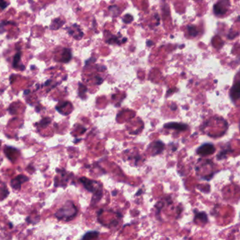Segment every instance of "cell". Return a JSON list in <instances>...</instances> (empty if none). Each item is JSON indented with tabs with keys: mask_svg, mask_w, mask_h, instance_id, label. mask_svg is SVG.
Returning <instances> with one entry per match:
<instances>
[{
	"mask_svg": "<svg viewBox=\"0 0 240 240\" xmlns=\"http://www.w3.org/2000/svg\"><path fill=\"white\" fill-rule=\"evenodd\" d=\"M77 209L76 206L72 202H68L65 206L61 208L56 213L58 219H65L66 221H69L77 216Z\"/></svg>",
	"mask_w": 240,
	"mask_h": 240,
	"instance_id": "cell-1",
	"label": "cell"
},
{
	"mask_svg": "<svg viewBox=\"0 0 240 240\" xmlns=\"http://www.w3.org/2000/svg\"><path fill=\"white\" fill-rule=\"evenodd\" d=\"M215 151H216V149H215V147L213 144L206 143L204 144L202 146L198 148L197 153L200 156H205L213 154L215 152Z\"/></svg>",
	"mask_w": 240,
	"mask_h": 240,
	"instance_id": "cell-2",
	"label": "cell"
},
{
	"mask_svg": "<svg viewBox=\"0 0 240 240\" xmlns=\"http://www.w3.org/2000/svg\"><path fill=\"white\" fill-rule=\"evenodd\" d=\"M227 2H228V0H222L215 4L214 7V12L215 14L217 16L224 15L228 11V4H225Z\"/></svg>",
	"mask_w": 240,
	"mask_h": 240,
	"instance_id": "cell-3",
	"label": "cell"
},
{
	"mask_svg": "<svg viewBox=\"0 0 240 240\" xmlns=\"http://www.w3.org/2000/svg\"><path fill=\"white\" fill-rule=\"evenodd\" d=\"M230 96L233 102L240 99V82H236L230 89Z\"/></svg>",
	"mask_w": 240,
	"mask_h": 240,
	"instance_id": "cell-4",
	"label": "cell"
},
{
	"mask_svg": "<svg viewBox=\"0 0 240 240\" xmlns=\"http://www.w3.org/2000/svg\"><path fill=\"white\" fill-rule=\"evenodd\" d=\"M164 128H168V129H174L180 131H184L188 129V126L185 124L178 123V122H169L164 125Z\"/></svg>",
	"mask_w": 240,
	"mask_h": 240,
	"instance_id": "cell-5",
	"label": "cell"
},
{
	"mask_svg": "<svg viewBox=\"0 0 240 240\" xmlns=\"http://www.w3.org/2000/svg\"><path fill=\"white\" fill-rule=\"evenodd\" d=\"M80 181L83 183L84 186L85 187V188L87 189L88 191L91 192H95L96 191H98V189H96L94 188V184H93L94 182V180H91L87 179V178H81Z\"/></svg>",
	"mask_w": 240,
	"mask_h": 240,
	"instance_id": "cell-6",
	"label": "cell"
},
{
	"mask_svg": "<svg viewBox=\"0 0 240 240\" xmlns=\"http://www.w3.org/2000/svg\"><path fill=\"white\" fill-rule=\"evenodd\" d=\"M68 32L70 35H71L73 36V38L74 39H76V40H79V39H81L82 38L83 36V32H82V30H81V29L79 28V26L77 27V29H75L74 30V28H70V30H68Z\"/></svg>",
	"mask_w": 240,
	"mask_h": 240,
	"instance_id": "cell-7",
	"label": "cell"
},
{
	"mask_svg": "<svg viewBox=\"0 0 240 240\" xmlns=\"http://www.w3.org/2000/svg\"><path fill=\"white\" fill-rule=\"evenodd\" d=\"M99 235V232L97 231H90L86 232L84 235L82 239H96Z\"/></svg>",
	"mask_w": 240,
	"mask_h": 240,
	"instance_id": "cell-8",
	"label": "cell"
},
{
	"mask_svg": "<svg viewBox=\"0 0 240 240\" xmlns=\"http://www.w3.org/2000/svg\"><path fill=\"white\" fill-rule=\"evenodd\" d=\"M63 57V59L62 61H64L65 63L68 62V61L71 59V57H72V54H71L70 50L69 49H64Z\"/></svg>",
	"mask_w": 240,
	"mask_h": 240,
	"instance_id": "cell-9",
	"label": "cell"
},
{
	"mask_svg": "<svg viewBox=\"0 0 240 240\" xmlns=\"http://www.w3.org/2000/svg\"><path fill=\"white\" fill-rule=\"evenodd\" d=\"M188 30L189 35L192 36V37H196L198 34V31L196 28V27L194 26H188Z\"/></svg>",
	"mask_w": 240,
	"mask_h": 240,
	"instance_id": "cell-10",
	"label": "cell"
},
{
	"mask_svg": "<svg viewBox=\"0 0 240 240\" xmlns=\"http://www.w3.org/2000/svg\"><path fill=\"white\" fill-rule=\"evenodd\" d=\"M195 218L201 220L204 223L207 222V216H206V215L204 213H197L196 216H195Z\"/></svg>",
	"mask_w": 240,
	"mask_h": 240,
	"instance_id": "cell-11",
	"label": "cell"
},
{
	"mask_svg": "<svg viewBox=\"0 0 240 240\" xmlns=\"http://www.w3.org/2000/svg\"><path fill=\"white\" fill-rule=\"evenodd\" d=\"M108 40L109 41H107V42L109 44H120L119 39L117 38L116 36H113V37L109 39Z\"/></svg>",
	"mask_w": 240,
	"mask_h": 240,
	"instance_id": "cell-12",
	"label": "cell"
},
{
	"mask_svg": "<svg viewBox=\"0 0 240 240\" xmlns=\"http://www.w3.org/2000/svg\"><path fill=\"white\" fill-rule=\"evenodd\" d=\"M133 21V16L129 14L126 15L123 18V21L125 23H129Z\"/></svg>",
	"mask_w": 240,
	"mask_h": 240,
	"instance_id": "cell-13",
	"label": "cell"
},
{
	"mask_svg": "<svg viewBox=\"0 0 240 240\" xmlns=\"http://www.w3.org/2000/svg\"><path fill=\"white\" fill-rule=\"evenodd\" d=\"M20 59H21V53L18 52L16 54L14 57V61H13V67H16V66L17 65Z\"/></svg>",
	"mask_w": 240,
	"mask_h": 240,
	"instance_id": "cell-14",
	"label": "cell"
},
{
	"mask_svg": "<svg viewBox=\"0 0 240 240\" xmlns=\"http://www.w3.org/2000/svg\"><path fill=\"white\" fill-rule=\"evenodd\" d=\"M153 44V42H151V41H147V44L149 47H150V45H151V44Z\"/></svg>",
	"mask_w": 240,
	"mask_h": 240,
	"instance_id": "cell-15",
	"label": "cell"
}]
</instances>
